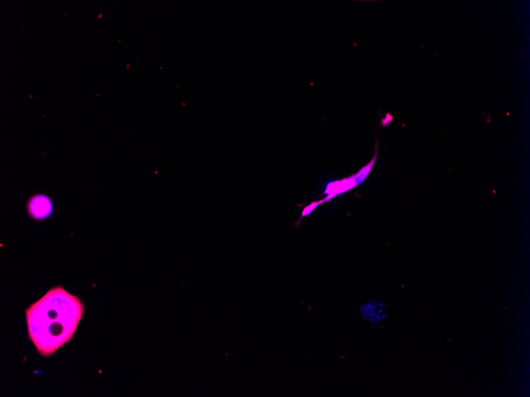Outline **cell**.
<instances>
[{
	"instance_id": "277c9868",
	"label": "cell",
	"mask_w": 530,
	"mask_h": 397,
	"mask_svg": "<svg viewBox=\"0 0 530 397\" xmlns=\"http://www.w3.org/2000/svg\"><path fill=\"white\" fill-rule=\"evenodd\" d=\"M358 185L359 184L357 183L355 174L342 180L329 183L325 191V195L327 197L324 200H322L319 203L320 205L321 203L332 200L334 197L347 192V191L357 187Z\"/></svg>"
},
{
	"instance_id": "7a4b0ae2",
	"label": "cell",
	"mask_w": 530,
	"mask_h": 397,
	"mask_svg": "<svg viewBox=\"0 0 530 397\" xmlns=\"http://www.w3.org/2000/svg\"><path fill=\"white\" fill-rule=\"evenodd\" d=\"M26 213L36 222L49 219L54 213V203L52 198L45 193L34 194L29 197L26 204Z\"/></svg>"
},
{
	"instance_id": "6da1fadb",
	"label": "cell",
	"mask_w": 530,
	"mask_h": 397,
	"mask_svg": "<svg viewBox=\"0 0 530 397\" xmlns=\"http://www.w3.org/2000/svg\"><path fill=\"white\" fill-rule=\"evenodd\" d=\"M85 306L62 286H54L26 311L32 343L44 357L68 343L78 330Z\"/></svg>"
},
{
	"instance_id": "3957f363",
	"label": "cell",
	"mask_w": 530,
	"mask_h": 397,
	"mask_svg": "<svg viewBox=\"0 0 530 397\" xmlns=\"http://www.w3.org/2000/svg\"><path fill=\"white\" fill-rule=\"evenodd\" d=\"M361 318L364 322L378 326L389 319L388 305L383 300H369L359 307Z\"/></svg>"
}]
</instances>
